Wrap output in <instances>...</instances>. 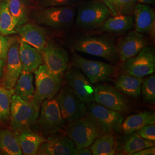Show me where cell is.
<instances>
[{"label": "cell", "mask_w": 155, "mask_h": 155, "mask_svg": "<svg viewBox=\"0 0 155 155\" xmlns=\"http://www.w3.org/2000/svg\"><path fill=\"white\" fill-rule=\"evenodd\" d=\"M94 101L120 113H127L129 109L127 98L116 88L107 84H99L95 87Z\"/></svg>", "instance_id": "8fae6325"}, {"label": "cell", "mask_w": 155, "mask_h": 155, "mask_svg": "<svg viewBox=\"0 0 155 155\" xmlns=\"http://www.w3.org/2000/svg\"><path fill=\"white\" fill-rule=\"evenodd\" d=\"M124 71L137 77L143 78L155 72L154 50L146 47L133 58L124 61L122 65Z\"/></svg>", "instance_id": "30bf717a"}, {"label": "cell", "mask_w": 155, "mask_h": 155, "mask_svg": "<svg viewBox=\"0 0 155 155\" xmlns=\"http://www.w3.org/2000/svg\"><path fill=\"white\" fill-rule=\"evenodd\" d=\"M45 64L51 72L61 77L67 69L68 55L62 47L53 43H47L41 52Z\"/></svg>", "instance_id": "9a60e30c"}, {"label": "cell", "mask_w": 155, "mask_h": 155, "mask_svg": "<svg viewBox=\"0 0 155 155\" xmlns=\"http://www.w3.org/2000/svg\"><path fill=\"white\" fill-rule=\"evenodd\" d=\"M133 24V17L130 15H117L110 17L101 27L104 32L121 33L132 29Z\"/></svg>", "instance_id": "cb8c5ba5"}, {"label": "cell", "mask_w": 155, "mask_h": 155, "mask_svg": "<svg viewBox=\"0 0 155 155\" xmlns=\"http://www.w3.org/2000/svg\"><path fill=\"white\" fill-rule=\"evenodd\" d=\"M92 155V152L90 149L88 147L82 148L80 149H77L75 155Z\"/></svg>", "instance_id": "74e56055"}, {"label": "cell", "mask_w": 155, "mask_h": 155, "mask_svg": "<svg viewBox=\"0 0 155 155\" xmlns=\"http://www.w3.org/2000/svg\"><path fill=\"white\" fill-rule=\"evenodd\" d=\"M12 39L0 33V59L6 61Z\"/></svg>", "instance_id": "d590c367"}, {"label": "cell", "mask_w": 155, "mask_h": 155, "mask_svg": "<svg viewBox=\"0 0 155 155\" xmlns=\"http://www.w3.org/2000/svg\"><path fill=\"white\" fill-rule=\"evenodd\" d=\"M76 51L96 56L111 62H116L118 55L116 45L110 39L102 36H87L76 40L73 43Z\"/></svg>", "instance_id": "277c9868"}, {"label": "cell", "mask_w": 155, "mask_h": 155, "mask_svg": "<svg viewBox=\"0 0 155 155\" xmlns=\"http://www.w3.org/2000/svg\"><path fill=\"white\" fill-rule=\"evenodd\" d=\"M16 134L18 143L24 155H37L40 146L45 140L43 137L30 130Z\"/></svg>", "instance_id": "44dd1931"}, {"label": "cell", "mask_w": 155, "mask_h": 155, "mask_svg": "<svg viewBox=\"0 0 155 155\" xmlns=\"http://www.w3.org/2000/svg\"><path fill=\"white\" fill-rule=\"evenodd\" d=\"M0 150L5 155H22L15 132L8 129H0Z\"/></svg>", "instance_id": "4316f807"}, {"label": "cell", "mask_w": 155, "mask_h": 155, "mask_svg": "<svg viewBox=\"0 0 155 155\" xmlns=\"http://www.w3.org/2000/svg\"><path fill=\"white\" fill-rule=\"evenodd\" d=\"M59 91L55 99L65 122L76 121L86 114V106L69 86L64 87Z\"/></svg>", "instance_id": "52a82bcc"}, {"label": "cell", "mask_w": 155, "mask_h": 155, "mask_svg": "<svg viewBox=\"0 0 155 155\" xmlns=\"http://www.w3.org/2000/svg\"><path fill=\"white\" fill-rule=\"evenodd\" d=\"M5 62L0 79V86L6 89H14L22 70L19 55V41L12 39Z\"/></svg>", "instance_id": "7c38bea8"}, {"label": "cell", "mask_w": 155, "mask_h": 155, "mask_svg": "<svg viewBox=\"0 0 155 155\" xmlns=\"http://www.w3.org/2000/svg\"><path fill=\"white\" fill-rule=\"evenodd\" d=\"M19 55L22 70L25 72L32 73L43 62L40 52L20 40H19Z\"/></svg>", "instance_id": "ffe728a7"}, {"label": "cell", "mask_w": 155, "mask_h": 155, "mask_svg": "<svg viewBox=\"0 0 155 155\" xmlns=\"http://www.w3.org/2000/svg\"><path fill=\"white\" fill-rule=\"evenodd\" d=\"M155 0H137L139 4H153L155 3Z\"/></svg>", "instance_id": "f35d334b"}, {"label": "cell", "mask_w": 155, "mask_h": 155, "mask_svg": "<svg viewBox=\"0 0 155 155\" xmlns=\"http://www.w3.org/2000/svg\"><path fill=\"white\" fill-rule=\"evenodd\" d=\"M111 15L107 7L101 1H90L79 6L75 22L79 28L94 29L101 27Z\"/></svg>", "instance_id": "5b68a950"}, {"label": "cell", "mask_w": 155, "mask_h": 155, "mask_svg": "<svg viewBox=\"0 0 155 155\" xmlns=\"http://www.w3.org/2000/svg\"><path fill=\"white\" fill-rule=\"evenodd\" d=\"M147 46L148 42L144 35L134 31L119 40L117 51L120 59L124 62L136 55Z\"/></svg>", "instance_id": "2e32d148"}, {"label": "cell", "mask_w": 155, "mask_h": 155, "mask_svg": "<svg viewBox=\"0 0 155 155\" xmlns=\"http://www.w3.org/2000/svg\"><path fill=\"white\" fill-rule=\"evenodd\" d=\"M127 139L122 147V152L126 155H133L140 150L155 146V142L141 137L137 132H133Z\"/></svg>", "instance_id": "f546056e"}, {"label": "cell", "mask_w": 155, "mask_h": 155, "mask_svg": "<svg viewBox=\"0 0 155 155\" xmlns=\"http://www.w3.org/2000/svg\"><path fill=\"white\" fill-rule=\"evenodd\" d=\"M117 143L111 133L101 136L91 145L90 150L92 155H113L116 152Z\"/></svg>", "instance_id": "d4e9b609"}, {"label": "cell", "mask_w": 155, "mask_h": 155, "mask_svg": "<svg viewBox=\"0 0 155 155\" xmlns=\"http://www.w3.org/2000/svg\"><path fill=\"white\" fill-rule=\"evenodd\" d=\"M9 11L18 22V26L28 22L30 11L26 0H7Z\"/></svg>", "instance_id": "4dcf8cb0"}, {"label": "cell", "mask_w": 155, "mask_h": 155, "mask_svg": "<svg viewBox=\"0 0 155 155\" xmlns=\"http://www.w3.org/2000/svg\"><path fill=\"white\" fill-rule=\"evenodd\" d=\"M143 80V78L135 77L127 73L123 74L117 79L116 88L130 97L136 98L141 94Z\"/></svg>", "instance_id": "7402d4cb"}, {"label": "cell", "mask_w": 155, "mask_h": 155, "mask_svg": "<svg viewBox=\"0 0 155 155\" xmlns=\"http://www.w3.org/2000/svg\"><path fill=\"white\" fill-rule=\"evenodd\" d=\"M15 87V94L22 100H33L35 89L33 86V75L32 73L22 70Z\"/></svg>", "instance_id": "484cf974"}, {"label": "cell", "mask_w": 155, "mask_h": 155, "mask_svg": "<svg viewBox=\"0 0 155 155\" xmlns=\"http://www.w3.org/2000/svg\"><path fill=\"white\" fill-rule=\"evenodd\" d=\"M0 155H1V153H0Z\"/></svg>", "instance_id": "60d3db41"}, {"label": "cell", "mask_w": 155, "mask_h": 155, "mask_svg": "<svg viewBox=\"0 0 155 155\" xmlns=\"http://www.w3.org/2000/svg\"><path fill=\"white\" fill-rule=\"evenodd\" d=\"M88 104V113L97 122L106 133L120 132L124 121L122 114L110 110L94 102Z\"/></svg>", "instance_id": "4fadbf2b"}, {"label": "cell", "mask_w": 155, "mask_h": 155, "mask_svg": "<svg viewBox=\"0 0 155 155\" xmlns=\"http://www.w3.org/2000/svg\"><path fill=\"white\" fill-rule=\"evenodd\" d=\"M79 0H39L38 7L72 6Z\"/></svg>", "instance_id": "836d02e7"}, {"label": "cell", "mask_w": 155, "mask_h": 155, "mask_svg": "<svg viewBox=\"0 0 155 155\" xmlns=\"http://www.w3.org/2000/svg\"><path fill=\"white\" fill-rule=\"evenodd\" d=\"M155 154V147H150L140 150L137 152L134 153L133 155H154Z\"/></svg>", "instance_id": "8d00e7d4"}, {"label": "cell", "mask_w": 155, "mask_h": 155, "mask_svg": "<svg viewBox=\"0 0 155 155\" xmlns=\"http://www.w3.org/2000/svg\"><path fill=\"white\" fill-rule=\"evenodd\" d=\"M66 131L76 149L89 147L96 139L107 133L88 112L77 121L68 123Z\"/></svg>", "instance_id": "3957f363"}, {"label": "cell", "mask_w": 155, "mask_h": 155, "mask_svg": "<svg viewBox=\"0 0 155 155\" xmlns=\"http://www.w3.org/2000/svg\"><path fill=\"white\" fill-rule=\"evenodd\" d=\"M20 40L31 45L41 53L47 43L44 30L36 24L26 22L18 26L16 29Z\"/></svg>", "instance_id": "ac0fdd59"}, {"label": "cell", "mask_w": 155, "mask_h": 155, "mask_svg": "<svg viewBox=\"0 0 155 155\" xmlns=\"http://www.w3.org/2000/svg\"><path fill=\"white\" fill-rule=\"evenodd\" d=\"M5 61L0 59V79L2 77V73H3V70H4V68L5 66Z\"/></svg>", "instance_id": "ab89813d"}, {"label": "cell", "mask_w": 155, "mask_h": 155, "mask_svg": "<svg viewBox=\"0 0 155 155\" xmlns=\"http://www.w3.org/2000/svg\"><path fill=\"white\" fill-rule=\"evenodd\" d=\"M139 135L143 139L155 141V124H148L144 126L138 130Z\"/></svg>", "instance_id": "e575fe53"}, {"label": "cell", "mask_w": 155, "mask_h": 155, "mask_svg": "<svg viewBox=\"0 0 155 155\" xmlns=\"http://www.w3.org/2000/svg\"><path fill=\"white\" fill-rule=\"evenodd\" d=\"M141 93L144 101L149 104L155 102V75H151L143 80Z\"/></svg>", "instance_id": "d6a6232c"}, {"label": "cell", "mask_w": 155, "mask_h": 155, "mask_svg": "<svg viewBox=\"0 0 155 155\" xmlns=\"http://www.w3.org/2000/svg\"><path fill=\"white\" fill-rule=\"evenodd\" d=\"M155 114L150 111H144L131 115L123 121L121 131L125 134H130L138 131L146 125L155 124Z\"/></svg>", "instance_id": "603a6c76"}, {"label": "cell", "mask_w": 155, "mask_h": 155, "mask_svg": "<svg viewBox=\"0 0 155 155\" xmlns=\"http://www.w3.org/2000/svg\"><path fill=\"white\" fill-rule=\"evenodd\" d=\"M67 82L69 87L84 103L94 101L95 87L79 68L71 67L66 73Z\"/></svg>", "instance_id": "5bb4252c"}, {"label": "cell", "mask_w": 155, "mask_h": 155, "mask_svg": "<svg viewBox=\"0 0 155 155\" xmlns=\"http://www.w3.org/2000/svg\"><path fill=\"white\" fill-rule=\"evenodd\" d=\"M72 58L75 65L92 84L109 80L115 72V67L109 64L89 60L75 53Z\"/></svg>", "instance_id": "ba28073f"}, {"label": "cell", "mask_w": 155, "mask_h": 155, "mask_svg": "<svg viewBox=\"0 0 155 155\" xmlns=\"http://www.w3.org/2000/svg\"><path fill=\"white\" fill-rule=\"evenodd\" d=\"M33 73L36 85L33 100L41 105L43 101L54 98L58 93L61 77L52 73L45 64H41Z\"/></svg>", "instance_id": "8992f818"}, {"label": "cell", "mask_w": 155, "mask_h": 155, "mask_svg": "<svg viewBox=\"0 0 155 155\" xmlns=\"http://www.w3.org/2000/svg\"><path fill=\"white\" fill-rule=\"evenodd\" d=\"M133 13L134 15L136 31L142 34L155 36V11L150 6L143 4H137Z\"/></svg>", "instance_id": "d6986e66"}, {"label": "cell", "mask_w": 155, "mask_h": 155, "mask_svg": "<svg viewBox=\"0 0 155 155\" xmlns=\"http://www.w3.org/2000/svg\"><path fill=\"white\" fill-rule=\"evenodd\" d=\"M41 105L38 123L42 132L45 135H52L61 130L65 121L55 99L45 100Z\"/></svg>", "instance_id": "9c48e42d"}, {"label": "cell", "mask_w": 155, "mask_h": 155, "mask_svg": "<svg viewBox=\"0 0 155 155\" xmlns=\"http://www.w3.org/2000/svg\"><path fill=\"white\" fill-rule=\"evenodd\" d=\"M18 22L9 11L7 0L0 1V33L8 35L16 33Z\"/></svg>", "instance_id": "83f0119b"}, {"label": "cell", "mask_w": 155, "mask_h": 155, "mask_svg": "<svg viewBox=\"0 0 155 155\" xmlns=\"http://www.w3.org/2000/svg\"><path fill=\"white\" fill-rule=\"evenodd\" d=\"M76 150L74 144L68 137L51 136L41 144L37 155H75Z\"/></svg>", "instance_id": "e0dca14e"}, {"label": "cell", "mask_w": 155, "mask_h": 155, "mask_svg": "<svg viewBox=\"0 0 155 155\" xmlns=\"http://www.w3.org/2000/svg\"><path fill=\"white\" fill-rule=\"evenodd\" d=\"M29 16L39 25L66 29L74 21L76 9L72 6L37 7L30 12Z\"/></svg>", "instance_id": "6da1fadb"}, {"label": "cell", "mask_w": 155, "mask_h": 155, "mask_svg": "<svg viewBox=\"0 0 155 155\" xmlns=\"http://www.w3.org/2000/svg\"><path fill=\"white\" fill-rule=\"evenodd\" d=\"M110 12L111 16L130 15L133 13L137 0H100Z\"/></svg>", "instance_id": "f1b7e54d"}, {"label": "cell", "mask_w": 155, "mask_h": 155, "mask_svg": "<svg viewBox=\"0 0 155 155\" xmlns=\"http://www.w3.org/2000/svg\"><path fill=\"white\" fill-rule=\"evenodd\" d=\"M15 89H8L0 86V120L6 121L9 118L12 97Z\"/></svg>", "instance_id": "1f68e13d"}, {"label": "cell", "mask_w": 155, "mask_h": 155, "mask_svg": "<svg viewBox=\"0 0 155 155\" xmlns=\"http://www.w3.org/2000/svg\"><path fill=\"white\" fill-rule=\"evenodd\" d=\"M40 104L35 100L25 101L14 94L12 97L10 122L13 131L19 133L29 130L39 115Z\"/></svg>", "instance_id": "7a4b0ae2"}]
</instances>
